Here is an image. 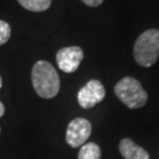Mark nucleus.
Returning <instances> with one entry per match:
<instances>
[{"mask_svg":"<svg viewBox=\"0 0 159 159\" xmlns=\"http://www.w3.org/2000/svg\"><path fill=\"white\" fill-rule=\"evenodd\" d=\"M32 84L37 94L44 99L54 98L60 90V79L48 61L39 60L32 68Z\"/></svg>","mask_w":159,"mask_h":159,"instance_id":"nucleus-1","label":"nucleus"},{"mask_svg":"<svg viewBox=\"0 0 159 159\" xmlns=\"http://www.w3.org/2000/svg\"><path fill=\"white\" fill-rule=\"evenodd\" d=\"M133 57L137 64L143 67H150L156 64L159 58V30H146L137 38Z\"/></svg>","mask_w":159,"mask_h":159,"instance_id":"nucleus-2","label":"nucleus"},{"mask_svg":"<svg viewBox=\"0 0 159 159\" xmlns=\"http://www.w3.org/2000/svg\"><path fill=\"white\" fill-rule=\"evenodd\" d=\"M114 94L129 108H140L148 102V93L140 81L133 77H124L114 86Z\"/></svg>","mask_w":159,"mask_h":159,"instance_id":"nucleus-3","label":"nucleus"},{"mask_svg":"<svg viewBox=\"0 0 159 159\" xmlns=\"http://www.w3.org/2000/svg\"><path fill=\"white\" fill-rule=\"evenodd\" d=\"M92 132L91 123L85 118H75L67 126L66 143L71 148H81L90 138Z\"/></svg>","mask_w":159,"mask_h":159,"instance_id":"nucleus-4","label":"nucleus"},{"mask_svg":"<svg viewBox=\"0 0 159 159\" xmlns=\"http://www.w3.org/2000/svg\"><path fill=\"white\" fill-rule=\"evenodd\" d=\"M105 87L99 80L92 79L86 83L78 92V102L83 108H92L97 104L104 100L105 98Z\"/></svg>","mask_w":159,"mask_h":159,"instance_id":"nucleus-5","label":"nucleus"},{"mask_svg":"<svg viewBox=\"0 0 159 159\" xmlns=\"http://www.w3.org/2000/svg\"><path fill=\"white\" fill-rule=\"evenodd\" d=\"M58 67L65 73H73L80 66L84 59V51L79 46H67L60 48L57 53Z\"/></svg>","mask_w":159,"mask_h":159,"instance_id":"nucleus-6","label":"nucleus"},{"mask_svg":"<svg viewBox=\"0 0 159 159\" xmlns=\"http://www.w3.org/2000/svg\"><path fill=\"white\" fill-rule=\"evenodd\" d=\"M119 152L124 159H150L148 151L137 145L130 138H124L120 140Z\"/></svg>","mask_w":159,"mask_h":159,"instance_id":"nucleus-7","label":"nucleus"},{"mask_svg":"<svg viewBox=\"0 0 159 159\" xmlns=\"http://www.w3.org/2000/svg\"><path fill=\"white\" fill-rule=\"evenodd\" d=\"M102 150L96 143H86L84 144L78 153V159H100Z\"/></svg>","mask_w":159,"mask_h":159,"instance_id":"nucleus-8","label":"nucleus"},{"mask_svg":"<svg viewBox=\"0 0 159 159\" xmlns=\"http://www.w3.org/2000/svg\"><path fill=\"white\" fill-rule=\"evenodd\" d=\"M25 10L32 12H44L50 8L52 0H18Z\"/></svg>","mask_w":159,"mask_h":159,"instance_id":"nucleus-9","label":"nucleus"},{"mask_svg":"<svg viewBox=\"0 0 159 159\" xmlns=\"http://www.w3.org/2000/svg\"><path fill=\"white\" fill-rule=\"evenodd\" d=\"M12 30L10 24L5 20H0V46L6 44L11 38Z\"/></svg>","mask_w":159,"mask_h":159,"instance_id":"nucleus-10","label":"nucleus"},{"mask_svg":"<svg viewBox=\"0 0 159 159\" xmlns=\"http://www.w3.org/2000/svg\"><path fill=\"white\" fill-rule=\"evenodd\" d=\"M81 1L90 7H98L99 5H102L104 0H81Z\"/></svg>","mask_w":159,"mask_h":159,"instance_id":"nucleus-11","label":"nucleus"},{"mask_svg":"<svg viewBox=\"0 0 159 159\" xmlns=\"http://www.w3.org/2000/svg\"><path fill=\"white\" fill-rule=\"evenodd\" d=\"M5 114V106H4V104L0 102V118L2 117Z\"/></svg>","mask_w":159,"mask_h":159,"instance_id":"nucleus-12","label":"nucleus"},{"mask_svg":"<svg viewBox=\"0 0 159 159\" xmlns=\"http://www.w3.org/2000/svg\"><path fill=\"white\" fill-rule=\"evenodd\" d=\"M2 87V78H1V75H0V89Z\"/></svg>","mask_w":159,"mask_h":159,"instance_id":"nucleus-13","label":"nucleus"},{"mask_svg":"<svg viewBox=\"0 0 159 159\" xmlns=\"http://www.w3.org/2000/svg\"><path fill=\"white\" fill-rule=\"evenodd\" d=\"M0 132H1V129H0Z\"/></svg>","mask_w":159,"mask_h":159,"instance_id":"nucleus-14","label":"nucleus"}]
</instances>
